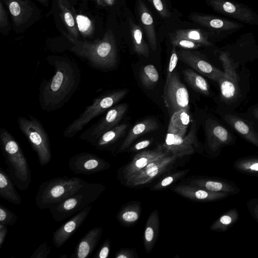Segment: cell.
I'll return each instance as SVG.
<instances>
[{
    "label": "cell",
    "instance_id": "cell-1",
    "mask_svg": "<svg viewBox=\"0 0 258 258\" xmlns=\"http://www.w3.org/2000/svg\"><path fill=\"white\" fill-rule=\"evenodd\" d=\"M48 63L54 68L49 79H43L39 88L38 101L41 109L49 112L62 108L78 89L81 80L78 64L68 58L49 56Z\"/></svg>",
    "mask_w": 258,
    "mask_h": 258
},
{
    "label": "cell",
    "instance_id": "cell-2",
    "mask_svg": "<svg viewBox=\"0 0 258 258\" xmlns=\"http://www.w3.org/2000/svg\"><path fill=\"white\" fill-rule=\"evenodd\" d=\"M0 145L8 174L19 189L26 190L31 182L29 163L18 142L3 127L0 128Z\"/></svg>",
    "mask_w": 258,
    "mask_h": 258
},
{
    "label": "cell",
    "instance_id": "cell-3",
    "mask_svg": "<svg viewBox=\"0 0 258 258\" xmlns=\"http://www.w3.org/2000/svg\"><path fill=\"white\" fill-rule=\"evenodd\" d=\"M72 50L85 60L91 67L98 70H112L118 64L116 44L111 33L106 34L103 40L98 42L76 44Z\"/></svg>",
    "mask_w": 258,
    "mask_h": 258
},
{
    "label": "cell",
    "instance_id": "cell-4",
    "mask_svg": "<svg viewBox=\"0 0 258 258\" xmlns=\"http://www.w3.org/2000/svg\"><path fill=\"white\" fill-rule=\"evenodd\" d=\"M86 182L76 176L55 177L43 182L36 195V205L40 210L49 209L74 195Z\"/></svg>",
    "mask_w": 258,
    "mask_h": 258
},
{
    "label": "cell",
    "instance_id": "cell-5",
    "mask_svg": "<svg viewBox=\"0 0 258 258\" xmlns=\"http://www.w3.org/2000/svg\"><path fill=\"white\" fill-rule=\"evenodd\" d=\"M105 189L101 183L87 182L74 195L50 207L49 212L56 222H61L94 202Z\"/></svg>",
    "mask_w": 258,
    "mask_h": 258
},
{
    "label": "cell",
    "instance_id": "cell-6",
    "mask_svg": "<svg viewBox=\"0 0 258 258\" xmlns=\"http://www.w3.org/2000/svg\"><path fill=\"white\" fill-rule=\"evenodd\" d=\"M127 89H121L104 93L95 98L79 116L64 130L63 136L73 138L95 117L107 111L122 100L128 93Z\"/></svg>",
    "mask_w": 258,
    "mask_h": 258
},
{
    "label": "cell",
    "instance_id": "cell-7",
    "mask_svg": "<svg viewBox=\"0 0 258 258\" xmlns=\"http://www.w3.org/2000/svg\"><path fill=\"white\" fill-rule=\"evenodd\" d=\"M17 121L20 130L37 154L40 166L48 164L51 160L52 153L49 138L42 124L31 115L19 116Z\"/></svg>",
    "mask_w": 258,
    "mask_h": 258
},
{
    "label": "cell",
    "instance_id": "cell-8",
    "mask_svg": "<svg viewBox=\"0 0 258 258\" xmlns=\"http://www.w3.org/2000/svg\"><path fill=\"white\" fill-rule=\"evenodd\" d=\"M163 99L165 106L171 116L181 110L189 111L188 90L175 71L166 80Z\"/></svg>",
    "mask_w": 258,
    "mask_h": 258
},
{
    "label": "cell",
    "instance_id": "cell-9",
    "mask_svg": "<svg viewBox=\"0 0 258 258\" xmlns=\"http://www.w3.org/2000/svg\"><path fill=\"white\" fill-rule=\"evenodd\" d=\"M128 108L127 103L115 105L109 109L97 122L84 131L79 138L94 146L104 133L117 126Z\"/></svg>",
    "mask_w": 258,
    "mask_h": 258
},
{
    "label": "cell",
    "instance_id": "cell-10",
    "mask_svg": "<svg viewBox=\"0 0 258 258\" xmlns=\"http://www.w3.org/2000/svg\"><path fill=\"white\" fill-rule=\"evenodd\" d=\"M177 158L169 154L151 162L141 170L127 178L125 180L126 185L133 187L151 182L160 175L170 171Z\"/></svg>",
    "mask_w": 258,
    "mask_h": 258
},
{
    "label": "cell",
    "instance_id": "cell-11",
    "mask_svg": "<svg viewBox=\"0 0 258 258\" xmlns=\"http://www.w3.org/2000/svg\"><path fill=\"white\" fill-rule=\"evenodd\" d=\"M219 59L222 63L224 76L218 81L221 97L225 102H231L237 98L239 94V78L236 71V66L226 52H221Z\"/></svg>",
    "mask_w": 258,
    "mask_h": 258
},
{
    "label": "cell",
    "instance_id": "cell-12",
    "mask_svg": "<svg viewBox=\"0 0 258 258\" xmlns=\"http://www.w3.org/2000/svg\"><path fill=\"white\" fill-rule=\"evenodd\" d=\"M196 125L193 123L186 136H180L167 133L163 148L178 158L194 154L199 145L196 136Z\"/></svg>",
    "mask_w": 258,
    "mask_h": 258
},
{
    "label": "cell",
    "instance_id": "cell-13",
    "mask_svg": "<svg viewBox=\"0 0 258 258\" xmlns=\"http://www.w3.org/2000/svg\"><path fill=\"white\" fill-rule=\"evenodd\" d=\"M75 174L90 175L108 169L110 164L104 159L91 153L84 152L70 158L68 163Z\"/></svg>",
    "mask_w": 258,
    "mask_h": 258
},
{
    "label": "cell",
    "instance_id": "cell-14",
    "mask_svg": "<svg viewBox=\"0 0 258 258\" xmlns=\"http://www.w3.org/2000/svg\"><path fill=\"white\" fill-rule=\"evenodd\" d=\"M169 154L162 145L151 150H145L135 155L132 161L120 168L117 172L118 178L126 180L138 172L151 162L164 157Z\"/></svg>",
    "mask_w": 258,
    "mask_h": 258
},
{
    "label": "cell",
    "instance_id": "cell-15",
    "mask_svg": "<svg viewBox=\"0 0 258 258\" xmlns=\"http://www.w3.org/2000/svg\"><path fill=\"white\" fill-rule=\"evenodd\" d=\"M179 59L202 75L216 82L224 76V72L216 68L199 53L189 50H180Z\"/></svg>",
    "mask_w": 258,
    "mask_h": 258
},
{
    "label": "cell",
    "instance_id": "cell-16",
    "mask_svg": "<svg viewBox=\"0 0 258 258\" xmlns=\"http://www.w3.org/2000/svg\"><path fill=\"white\" fill-rule=\"evenodd\" d=\"M216 11L244 23L258 25V17L250 9L242 5L226 0H208Z\"/></svg>",
    "mask_w": 258,
    "mask_h": 258
},
{
    "label": "cell",
    "instance_id": "cell-17",
    "mask_svg": "<svg viewBox=\"0 0 258 258\" xmlns=\"http://www.w3.org/2000/svg\"><path fill=\"white\" fill-rule=\"evenodd\" d=\"M92 208V206L89 205L84 208L53 232L52 240L56 248L61 247L82 226Z\"/></svg>",
    "mask_w": 258,
    "mask_h": 258
},
{
    "label": "cell",
    "instance_id": "cell-18",
    "mask_svg": "<svg viewBox=\"0 0 258 258\" xmlns=\"http://www.w3.org/2000/svg\"><path fill=\"white\" fill-rule=\"evenodd\" d=\"M207 141L210 150L214 154L233 142L231 134L218 122L211 119L206 123Z\"/></svg>",
    "mask_w": 258,
    "mask_h": 258
},
{
    "label": "cell",
    "instance_id": "cell-19",
    "mask_svg": "<svg viewBox=\"0 0 258 258\" xmlns=\"http://www.w3.org/2000/svg\"><path fill=\"white\" fill-rule=\"evenodd\" d=\"M173 191L185 198L200 202H210L224 199L230 194L222 192L209 191L188 184L175 186Z\"/></svg>",
    "mask_w": 258,
    "mask_h": 258
},
{
    "label": "cell",
    "instance_id": "cell-20",
    "mask_svg": "<svg viewBox=\"0 0 258 258\" xmlns=\"http://www.w3.org/2000/svg\"><path fill=\"white\" fill-rule=\"evenodd\" d=\"M103 232L101 227L90 229L78 241L71 258H86L89 257L97 246Z\"/></svg>",
    "mask_w": 258,
    "mask_h": 258
},
{
    "label": "cell",
    "instance_id": "cell-21",
    "mask_svg": "<svg viewBox=\"0 0 258 258\" xmlns=\"http://www.w3.org/2000/svg\"><path fill=\"white\" fill-rule=\"evenodd\" d=\"M224 119L242 138L258 148V133L251 123L235 115H225Z\"/></svg>",
    "mask_w": 258,
    "mask_h": 258
},
{
    "label": "cell",
    "instance_id": "cell-22",
    "mask_svg": "<svg viewBox=\"0 0 258 258\" xmlns=\"http://www.w3.org/2000/svg\"><path fill=\"white\" fill-rule=\"evenodd\" d=\"M188 183L209 191L236 194L240 191L234 183L229 181L214 178H198L190 180Z\"/></svg>",
    "mask_w": 258,
    "mask_h": 258
},
{
    "label": "cell",
    "instance_id": "cell-23",
    "mask_svg": "<svg viewBox=\"0 0 258 258\" xmlns=\"http://www.w3.org/2000/svg\"><path fill=\"white\" fill-rule=\"evenodd\" d=\"M159 127L157 121L153 118H146L135 124L130 131L121 145L115 152L118 154L124 151L139 137L157 130Z\"/></svg>",
    "mask_w": 258,
    "mask_h": 258
},
{
    "label": "cell",
    "instance_id": "cell-24",
    "mask_svg": "<svg viewBox=\"0 0 258 258\" xmlns=\"http://www.w3.org/2000/svg\"><path fill=\"white\" fill-rule=\"evenodd\" d=\"M160 222L158 212L156 209L150 214L145 228L143 243L146 252L150 253L154 248L159 234Z\"/></svg>",
    "mask_w": 258,
    "mask_h": 258
},
{
    "label": "cell",
    "instance_id": "cell-25",
    "mask_svg": "<svg viewBox=\"0 0 258 258\" xmlns=\"http://www.w3.org/2000/svg\"><path fill=\"white\" fill-rule=\"evenodd\" d=\"M191 19L203 26L215 30L227 31L241 27L232 21L208 15H194Z\"/></svg>",
    "mask_w": 258,
    "mask_h": 258
},
{
    "label": "cell",
    "instance_id": "cell-26",
    "mask_svg": "<svg viewBox=\"0 0 258 258\" xmlns=\"http://www.w3.org/2000/svg\"><path fill=\"white\" fill-rule=\"evenodd\" d=\"M138 10L140 21L145 30L149 45L154 51L157 47L153 19L145 4L139 0Z\"/></svg>",
    "mask_w": 258,
    "mask_h": 258
},
{
    "label": "cell",
    "instance_id": "cell-27",
    "mask_svg": "<svg viewBox=\"0 0 258 258\" xmlns=\"http://www.w3.org/2000/svg\"><path fill=\"white\" fill-rule=\"evenodd\" d=\"M15 184L8 173L0 168V197L16 205L21 204V197L15 188Z\"/></svg>",
    "mask_w": 258,
    "mask_h": 258
},
{
    "label": "cell",
    "instance_id": "cell-28",
    "mask_svg": "<svg viewBox=\"0 0 258 258\" xmlns=\"http://www.w3.org/2000/svg\"><path fill=\"white\" fill-rule=\"evenodd\" d=\"M127 127V124L122 123L104 133L97 140L95 148L98 150H107L120 139Z\"/></svg>",
    "mask_w": 258,
    "mask_h": 258
},
{
    "label": "cell",
    "instance_id": "cell-29",
    "mask_svg": "<svg viewBox=\"0 0 258 258\" xmlns=\"http://www.w3.org/2000/svg\"><path fill=\"white\" fill-rule=\"evenodd\" d=\"M190 121L188 111L181 110L175 112L171 116L167 133L184 136Z\"/></svg>",
    "mask_w": 258,
    "mask_h": 258
},
{
    "label": "cell",
    "instance_id": "cell-30",
    "mask_svg": "<svg viewBox=\"0 0 258 258\" xmlns=\"http://www.w3.org/2000/svg\"><path fill=\"white\" fill-rule=\"evenodd\" d=\"M142 208L138 202L130 203L122 207L117 215V220L124 225H131L140 219Z\"/></svg>",
    "mask_w": 258,
    "mask_h": 258
},
{
    "label": "cell",
    "instance_id": "cell-31",
    "mask_svg": "<svg viewBox=\"0 0 258 258\" xmlns=\"http://www.w3.org/2000/svg\"><path fill=\"white\" fill-rule=\"evenodd\" d=\"M128 23L134 51L139 55L148 57L149 48L144 39L142 29L131 19H129Z\"/></svg>",
    "mask_w": 258,
    "mask_h": 258
},
{
    "label": "cell",
    "instance_id": "cell-32",
    "mask_svg": "<svg viewBox=\"0 0 258 258\" xmlns=\"http://www.w3.org/2000/svg\"><path fill=\"white\" fill-rule=\"evenodd\" d=\"M182 73L186 82L195 91L205 95L210 94L209 85L201 75L189 68L183 70Z\"/></svg>",
    "mask_w": 258,
    "mask_h": 258
},
{
    "label": "cell",
    "instance_id": "cell-33",
    "mask_svg": "<svg viewBox=\"0 0 258 258\" xmlns=\"http://www.w3.org/2000/svg\"><path fill=\"white\" fill-rule=\"evenodd\" d=\"M239 214L235 208L229 209L217 218L210 226V229L216 232H225L237 222Z\"/></svg>",
    "mask_w": 258,
    "mask_h": 258
},
{
    "label": "cell",
    "instance_id": "cell-34",
    "mask_svg": "<svg viewBox=\"0 0 258 258\" xmlns=\"http://www.w3.org/2000/svg\"><path fill=\"white\" fill-rule=\"evenodd\" d=\"M234 168L240 172L249 175L258 176V157H246L236 160Z\"/></svg>",
    "mask_w": 258,
    "mask_h": 258
},
{
    "label": "cell",
    "instance_id": "cell-35",
    "mask_svg": "<svg viewBox=\"0 0 258 258\" xmlns=\"http://www.w3.org/2000/svg\"><path fill=\"white\" fill-rule=\"evenodd\" d=\"M175 34L181 38L200 43L203 46L212 45L207 35L200 29H178L175 31Z\"/></svg>",
    "mask_w": 258,
    "mask_h": 258
},
{
    "label": "cell",
    "instance_id": "cell-36",
    "mask_svg": "<svg viewBox=\"0 0 258 258\" xmlns=\"http://www.w3.org/2000/svg\"><path fill=\"white\" fill-rule=\"evenodd\" d=\"M140 80L142 85L147 89L153 88L159 81V75L156 67L153 64H147L140 72Z\"/></svg>",
    "mask_w": 258,
    "mask_h": 258
},
{
    "label": "cell",
    "instance_id": "cell-37",
    "mask_svg": "<svg viewBox=\"0 0 258 258\" xmlns=\"http://www.w3.org/2000/svg\"><path fill=\"white\" fill-rule=\"evenodd\" d=\"M189 171V169H186L170 173L157 182L151 189L153 190L164 189L186 175Z\"/></svg>",
    "mask_w": 258,
    "mask_h": 258
},
{
    "label": "cell",
    "instance_id": "cell-38",
    "mask_svg": "<svg viewBox=\"0 0 258 258\" xmlns=\"http://www.w3.org/2000/svg\"><path fill=\"white\" fill-rule=\"evenodd\" d=\"M170 40L173 46L186 49H197L203 46L200 43L185 38H181L176 35L170 36Z\"/></svg>",
    "mask_w": 258,
    "mask_h": 258
},
{
    "label": "cell",
    "instance_id": "cell-39",
    "mask_svg": "<svg viewBox=\"0 0 258 258\" xmlns=\"http://www.w3.org/2000/svg\"><path fill=\"white\" fill-rule=\"evenodd\" d=\"M17 216L2 204H0V224L13 226L17 222Z\"/></svg>",
    "mask_w": 258,
    "mask_h": 258
},
{
    "label": "cell",
    "instance_id": "cell-40",
    "mask_svg": "<svg viewBox=\"0 0 258 258\" xmlns=\"http://www.w3.org/2000/svg\"><path fill=\"white\" fill-rule=\"evenodd\" d=\"M50 251V246L47 242H44L35 249L30 258H47Z\"/></svg>",
    "mask_w": 258,
    "mask_h": 258
},
{
    "label": "cell",
    "instance_id": "cell-41",
    "mask_svg": "<svg viewBox=\"0 0 258 258\" xmlns=\"http://www.w3.org/2000/svg\"><path fill=\"white\" fill-rule=\"evenodd\" d=\"M150 2L159 15L163 18L170 17L171 13L162 0H147Z\"/></svg>",
    "mask_w": 258,
    "mask_h": 258
},
{
    "label": "cell",
    "instance_id": "cell-42",
    "mask_svg": "<svg viewBox=\"0 0 258 258\" xmlns=\"http://www.w3.org/2000/svg\"><path fill=\"white\" fill-rule=\"evenodd\" d=\"M111 243L109 239H106L101 244L94 256V258H107L110 252Z\"/></svg>",
    "mask_w": 258,
    "mask_h": 258
},
{
    "label": "cell",
    "instance_id": "cell-43",
    "mask_svg": "<svg viewBox=\"0 0 258 258\" xmlns=\"http://www.w3.org/2000/svg\"><path fill=\"white\" fill-rule=\"evenodd\" d=\"M178 56L175 46H173L170 55L168 67L167 71L166 79H168L175 69L178 61Z\"/></svg>",
    "mask_w": 258,
    "mask_h": 258
},
{
    "label": "cell",
    "instance_id": "cell-44",
    "mask_svg": "<svg viewBox=\"0 0 258 258\" xmlns=\"http://www.w3.org/2000/svg\"><path fill=\"white\" fill-rule=\"evenodd\" d=\"M79 30L82 32H86L91 26V21L86 16L79 15L76 17Z\"/></svg>",
    "mask_w": 258,
    "mask_h": 258
},
{
    "label": "cell",
    "instance_id": "cell-45",
    "mask_svg": "<svg viewBox=\"0 0 258 258\" xmlns=\"http://www.w3.org/2000/svg\"><path fill=\"white\" fill-rule=\"evenodd\" d=\"M136 251L133 249L123 248L118 250L115 255V258H137Z\"/></svg>",
    "mask_w": 258,
    "mask_h": 258
},
{
    "label": "cell",
    "instance_id": "cell-46",
    "mask_svg": "<svg viewBox=\"0 0 258 258\" xmlns=\"http://www.w3.org/2000/svg\"><path fill=\"white\" fill-rule=\"evenodd\" d=\"M247 205L251 215L258 222V199L254 198L250 200Z\"/></svg>",
    "mask_w": 258,
    "mask_h": 258
},
{
    "label": "cell",
    "instance_id": "cell-47",
    "mask_svg": "<svg viewBox=\"0 0 258 258\" xmlns=\"http://www.w3.org/2000/svg\"><path fill=\"white\" fill-rule=\"evenodd\" d=\"M153 139L152 140H145L137 143L134 145L132 148H130V151L132 152H137L142 149H145L149 147L152 143Z\"/></svg>",
    "mask_w": 258,
    "mask_h": 258
},
{
    "label": "cell",
    "instance_id": "cell-48",
    "mask_svg": "<svg viewBox=\"0 0 258 258\" xmlns=\"http://www.w3.org/2000/svg\"><path fill=\"white\" fill-rule=\"evenodd\" d=\"M8 226L7 225L0 224V249L3 246L8 232Z\"/></svg>",
    "mask_w": 258,
    "mask_h": 258
},
{
    "label": "cell",
    "instance_id": "cell-49",
    "mask_svg": "<svg viewBox=\"0 0 258 258\" xmlns=\"http://www.w3.org/2000/svg\"><path fill=\"white\" fill-rule=\"evenodd\" d=\"M9 9L11 14L14 16L19 15L21 12L20 7L16 2H12L10 4Z\"/></svg>",
    "mask_w": 258,
    "mask_h": 258
},
{
    "label": "cell",
    "instance_id": "cell-50",
    "mask_svg": "<svg viewBox=\"0 0 258 258\" xmlns=\"http://www.w3.org/2000/svg\"><path fill=\"white\" fill-rule=\"evenodd\" d=\"M64 20L67 25L70 27H73L75 22L72 15L69 12H66L64 15Z\"/></svg>",
    "mask_w": 258,
    "mask_h": 258
},
{
    "label": "cell",
    "instance_id": "cell-51",
    "mask_svg": "<svg viewBox=\"0 0 258 258\" xmlns=\"http://www.w3.org/2000/svg\"><path fill=\"white\" fill-rule=\"evenodd\" d=\"M253 113L254 116L258 120V107L255 108L253 111Z\"/></svg>",
    "mask_w": 258,
    "mask_h": 258
},
{
    "label": "cell",
    "instance_id": "cell-52",
    "mask_svg": "<svg viewBox=\"0 0 258 258\" xmlns=\"http://www.w3.org/2000/svg\"><path fill=\"white\" fill-rule=\"evenodd\" d=\"M107 4L109 5H112L114 4V0H105Z\"/></svg>",
    "mask_w": 258,
    "mask_h": 258
},
{
    "label": "cell",
    "instance_id": "cell-53",
    "mask_svg": "<svg viewBox=\"0 0 258 258\" xmlns=\"http://www.w3.org/2000/svg\"><path fill=\"white\" fill-rule=\"evenodd\" d=\"M58 257L59 258H67L68 257V255H67V254H63L62 255H60Z\"/></svg>",
    "mask_w": 258,
    "mask_h": 258
}]
</instances>
